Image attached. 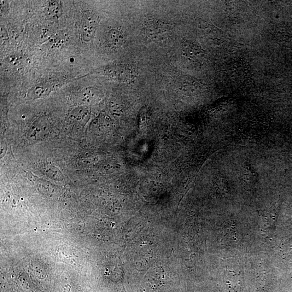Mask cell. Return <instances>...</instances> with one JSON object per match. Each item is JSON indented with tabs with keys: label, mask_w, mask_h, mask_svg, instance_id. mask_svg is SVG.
Instances as JSON below:
<instances>
[{
	"label": "cell",
	"mask_w": 292,
	"mask_h": 292,
	"mask_svg": "<svg viewBox=\"0 0 292 292\" xmlns=\"http://www.w3.org/2000/svg\"><path fill=\"white\" fill-rule=\"evenodd\" d=\"M106 72L109 77L122 81H128L133 78L131 70L124 66H110L107 68Z\"/></svg>",
	"instance_id": "5"
},
{
	"label": "cell",
	"mask_w": 292,
	"mask_h": 292,
	"mask_svg": "<svg viewBox=\"0 0 292 292\" xmlns=\"http://www.w3.org/2000/svg\"><path fill=\"white\" fill-rule=\"evenodd\" d=\"M106 42L110 48L117 49L120 48L124 44L125 38L121 32L118 29H112L107 32Z\"/></svg>",
	"instance_id": "6"
},
{
	"label": "cell",
	"mask_w": 292,
	"mask_h": 292,
	"mask_svg": "<svg viewBox=\"0 0 292 292\" xmlns=\"http://www.w3.org/2000/svg\"><path fill=\"white\" fill-rule=\"evenodd\" d=\"M33 93V97L38 98L45 96L47 93V90L42 86H38L34 89Z\"/></svg>",
	"instance_id": "8"
},
{
	"label": "cell",
	"mask_w": 292,
	"mask_h": 292,
	"mask_svg": "<svg viewBox=\"0 0 292 292\" xmlns=\"http://www.w3.org/2000/svg\"><path fill=\"white\" fill-rule=\"evenodd\" d=\"M145 31L150 39L155 42H161L170 36L171 28L165 22L160 20H153L146 23Z\"/></svg>",
	"instance_id": "1"
},
{
	"label": "cell",
	"mask_w": 292,
	"mask_h": 292,
	"mask_svg": "<svg viewBox=\"0 0 292 292\" xmlns=\"http://www.w3.org/2000/svg\"><path fill=\"white\" fill-rule=\"evenodd\" d=\"M45 15L50 20H56L60 18L63 13L61 3L59 1H50L46 5Z\"/></svg>",
	"instance_id": "7"
},
{
	"label": "cell",
	"mask_w": 292,
	"mask_h": 292,
	"mask_svg": "<svg viewBox=\"0 0 292 292\" xmlns=\"http://www.w3.org/2000/svg\"><path fill=\"white\" fill-rule=\"evenodd\" d=\"M98 25L97 17L89 13L85 15L81 28V37L85 42H90L95 36Z\"/></svg>",
	"instance_id": "2"
},
{
	"label": "cell",
	"mask_w": 292,
	"mask_h": 292,
	"mask_svg": "<svg viewBox=\"0 0 292 292\" xmlns=\"http://www.w3.org/2000/svg\"><path fill=\"white\" fill-rule=\"evenodd\" d=\"M49 129V120L46 118H40L34 122L28 137L31 140H38L45 136Z\"/></svg>",
	"instance_id": "4"
},
{
	"label": "cell",
	"mask_w": 292,
	"mask_h": 292,
	"mask_svg": "<svg viewBox=\"0 0 292 292\" xmlns=\"http://www.w3.org/2000/svg\"><path fill=\"white\" fill-rule=\"evenodd\" d=\"M182 50L185 57L195 61L202 59L204 54L199 45L189 40H185L182 43Z\"/></svg>",
	"instance_id": "3"
}]
</instances>
